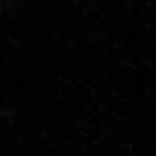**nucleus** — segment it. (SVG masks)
I'll return each mask as SVG.
<instances>
[]
</instances>
